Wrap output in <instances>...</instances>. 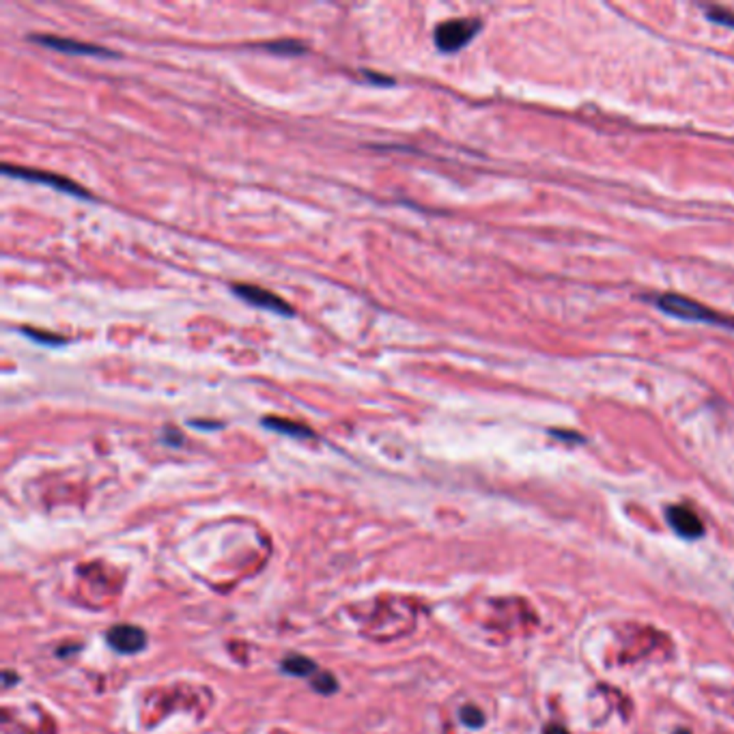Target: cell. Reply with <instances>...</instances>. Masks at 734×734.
I'll use <instances>...</instances> for the list:
<instances>
[{
    "label": "cell",
    "instance_id": "6da1fadb",
    "mask_svg": "<svg viewBox=\"0 0 734 734\" xmlns=\"http://www.w3.org/2000/svg\"><path fill=\"white\" fill-rule=\"evenodd\" d=\"M657 306L662 308L664 313L685 319V321H700V323H719V325H730L728 319L719 317L715 311H711L708 306L683 298V296H674V293H664V296L657 298Z\"/></svg>",
    "mask_w": 734,
    "mask_h": 734
},
{
    "label": "cell",
    "instance_id": "7a4b0ae2",
    "mask_svg": "<svg viewBox=\"0 0 734 734\" xmlns=\"http://www.w3.org/2000/svg\"><path fill=\"white\" fill-rule=\"evenodd\" d=\"M482 22L478 18H457L439 24L435 28V45L442 52H457L465 48L476 33L480 31Z\"/></svg>",
    "mask_w": 734,
    "mask_h": 734
},
{
    "label": "cell",
    "instance_id": "3957f363",
    "mask_svg": "<svg viewBox=\"0 0 734 734\" xmlns=\"http://www.w3.org/2000/svg\"><path fill=\"white\" fill-rule=\"evenodd\" d=\"M3 173L9 175V177H18V179H26V181H37V183H43V185H52V188L58 190V192H65V194H71V196H78V198H91L89 190H85V188L78 185L76 181L65 179V177L54 175V173L33 171V168H22V166H11V164H5V166H3Z\"/></svg>",
    "mask_w": 734,
    "mask_h": 734
},
{
    "label": "cell",
    "instance_id": "277c9868",
    "mask_svg": "<svg viewBox=\"0 0 734 734\" xmlns=\"http://www.w3.org/2000/svg\"><path fill=\"white\" fill-rule=\"evenodd\" d=\"M233 293L239 300H244V302H248V304H252L257 308H265V311H271V313L282 315V317H291L293 315V308L284 300H280L276 293H271L267 288H261V286H254V284H235Z\"/></svg>",
    "mask_w": 734,
    "mask_h": 734
},
{
    "label": "cell",
    "instance_id": "5b68a950",
    "mask_svg": "<svg viewBox=\"0 0 734 734\" xmlns=\"http://www.w3.org/2000/svg\"><path fill=\"white\" fill-rule=\"evenodd\" d=\"M31 41L35 43H41L45 48H52L56 52H63V54H80V56H99V58H114L117 54L106 50V48H99V45H93V43H82V41H76V39H65V37H56V35H31L28 37Z\"/></svg>",
    "mask_w": 734,
    "mask_h": 734
},
{
    "label": "cell",
    "instance_id": "8992f818",
    "mask_svg": "<svg viewBox=\"0 0 734 734\" xmlns=\"http://www.w3.org/2000/svg\"><path fill=\"white\" fill-rule=\"evenodd\" d=\"M106 642L121 654H136L146 646V633L134 625H114L106 633Z\"/></svg>",
    "mask_w": 734,
    "mask_h": 734
},
{
    "label": "cell",
    "instance_id": "52a82bcc",
    "mask_svg": "<svg viewBox=\"0 0 734 734\" xmlns=\"http://www.w3.org/2000/svg\"><path fill=\"white\" fill-rule=\"evenodd\" d=\"M666 517H668V524L672 526V530L679 532L685 539H698V536L704 534L702 519L696 515L693 510H689L687 506H670L668 512H666Z\"/></svg>",
    "mask_w": 734,
    "mask_h": 734
},
{
    "label": "cell",
    "instance_id": "ba28073f",
    "mask_svg": "<svg viewBox=\"0 0 734 734\" xmlns=\"http://www.w3.org/2000/svg\"><path fill=\"white\" fill-rule=\"evenodd\" d=\"M263 424L276 433H282V435H291V437H296V439H311L315 437V431L304 426V424H298V422H291V420H284V418H263Z\"/></svg>",
    "mask_w": 734,
    "mask_h": 734
},
{
    "label": "cell",
    "instance_id": "9c48e42d",
    "mask_svg": "<svg viewBox=\"0 0 734 734\" xmlns=\"http://www.w3.org/2000/svg\"><path fill=\"white\" fill-rule=\"evenodd\" d=\"M282 672H286L291 676L306 679V676L317 672V664L313 662V659L304 657V654H288L282 662Z\"/></svg>",
    "mask_w": 734,
    "mask_h": 734
},
{
    "label": "cell",
    "instance_id": "30bf717a",
    "mask_svg": "<svg viewBox=\"0 0 734 734\" xmlns=\"http://www.w3.org/2000/svg\"><path fill=\"white\" fill-rule=\"evenodd\" d=\"M311 685L317 693H323V696H332L338 691V681L330 672H317L315 679L311 681Z\"/></svg>",
    "mask_w": 734,
    "mask_h": 734
},
{
    "label": "cell",
    "instance_id": "8fae6325",
    "mask_svg": "<svg viewBox=\"0 0 734 734\" xmlns=\"http://www.w3.org/2000/svg\"><path fill=\"white\" fill-rule=\"evenodd\" d=\"M22 334L28 336L31 340L35 342H41V345H50V347H60L65 345V338L56 336V334H48V332H41V330H31V328H22Z\"/></svg>",
    "mask_w": 734,
    "mask_h": 734
},
{
    "label": "cell",
    "instance_id": "7c38bea8",
    "mask_svg": "<svg viewBox=\"0 0 734 734\" xmlns=\"http://www.w3.org/2000/svg\"><path fill=\"white\" fill-rule=\"evenodd\" d=\"M461 721L468 725V728H480L482 723H485V715H482V711L480 708H476V706H463L461 708Z\"/></svg>",
    "mask_w": 734,
    "mask_h": 734
},
{
    "label": "cell",
    "instance_id": "4fadbf2b",
    "mask_svg": "<svg viewBox=\"0 0 734 734\" xmlns=\"http://www.w3.org/2000/svg\"><path fill=\"white\" fill-rule=\"evenodd\" d=\"M267 48L274 54H304L306 48L298 41H276V43H267Z\"/></svg>",
    "mask_w": 734,
    "mask_h": 734
},
{
    "label": "cell",
    "instance_id": "5bb4252c",
    "mask_svg": "<svg viewBox=\"0 0 734 734\" xmlns=\"http://www.w3.org/2000/svg\"><path fill=\"white\" fill-rule=\"evenodd\" d=\"M162 439H164V442H166L168 446H181V444H183V435H181L179 428H175V426H166Z\"/></svg>",
    "mask_w": 734,
    "mask_h": 734
},
{
    "label": "cell",
    "instance_id": "9a60e30c",
    "mask_svg": "<svg viewBox=\"0 0 734 734\" xmlns=\"http://www.w3.org/2000/svg\"><path fill=\"white\" fill-rule=\"evenodd\" d=\"M708 16H711V20H715L719 24L734 26V14H728V11H721V9H711Z\"/></svg>",
    "mask_w": 734,
    "mask_h": 734
},
{
    "label": "cell",
    "instance_id": "2e32d148",
    "mask_svg": "<svg viewBox=\"0 0 734 734\" xmlns=\"http://www.w3.org/2000/svg\"><path fill=\"white\" fill-rule=\"evenodd\" d=\"M190 424L196 426V428H220V426H222L220 422H209V420H192Z\"/></svg>",
    "mask_w": 734,
    "mask_h": 734
},
{
    "label": "cell",
    "instance_id": "e0dca14e",
    "mask_svg": "<svg viewBox=\"0 0 734 734\" xmlns=\"http://www.w3.org/2000/svg\"><path fill=\"white\" fill-rule=\"evenodd\" d=\"M3 679H5V687H11V685H16V683L20 681V676H18V674H14V672H9V670L3 674Z\"/></svg>",
    "mask_w": 734,
    "mask_h": 734
},
{
    "label": "cell",
    "instance_id": "ac0fdd59",
    "mask_svg": "<svg viewBox=\"0 0 734 734\" xmlns=\"http://www.w3.org/2000/svg\"><path fill=\"white\" fill-rule=\"evenodd\" d=\"M366 76H369L373 82H386V85H392L390 78H384V76H377V73H371V71H366Z\"/></svg>",
    "mask_w": 734,
    "mask_h": 734
},
{
    "label": "cell",
    "instance_id": "d6986e66",
    "mask_svg": "<svg viewBox=\"0 0 734 734\" xmlns=\"http://www.w3.org/2000/svg\"><path fill=\"white\" fill-rule=\"evenodd\" d=\"M545 734H568L564 728H560V725H547L545 728Z\"/></svg>",
    "mask_w": 734,
    "mask_h": 734
},
{
    "label": "cell",
    "instance_id": "ffe728a7",
    "mask_svg": "<svg viewBox=\"0 0 734 734\" xmlns=\"http://www.w3.org/2000/svg\"><path fill=\"white\" fill-rule=\"evenodd\" d=\"M676 734H689V730H676Z\"/></svg>",
    "mask_w": 734,
    "mask_h": 734
}]
</instances>
